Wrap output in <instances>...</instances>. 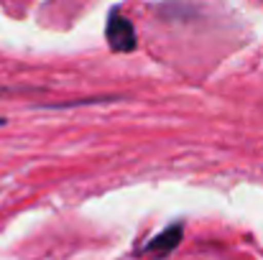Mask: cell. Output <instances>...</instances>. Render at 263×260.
Returning <instances> with one entry per match:
<instances>
[{
	"label": "cell",
	"instance_id": "cell-1",
	"mask_svg": "<svg viewBox=\"0 0 263 260\" xmlns=\"http://www.w3.org/2000/svg\"><path fill=\"white\" fill-rule=\"evenodd\" d=\"M105 36H107V44L112 51L118 54H128L138 46V36H136V28L130 23V18H125L120 10H110V18H107V26H105Z\"/></svg>",
	"mask_w": 263,
	"mask_h": 260
},
{
	"label": "cell",
	"instance_id": "cell-2",
	"mask_svg": "<svg viewBox=\"0 0 263 260\" xmlns=\"http://www.w3.org/2000/svg\"><path fill=\"white\" fill-rule=\"evenodd\" d=\"M181 237H184V225H181V222H174V225H169L166 230H161L156 237H151V240L143 245V253H148V255H154V258L172 255L176 248H179Z\"/></svg>",
	"mask_w": 263,
	"mask_h": 260
},
{
	"label": "cell",
	"instance_id": "cell-3",
	"mask_svg": "<svg viewBox=\"0 0 263 260\" xmlns=\"http://www.w3.org/2000/svg\"><path fill=\"white\" fill-rule=\"evenodd\" d=\"M0 125H5V117H0Z\"/></svg>",
	"mask_w": 263,
	"mask_h": 260
}]
</instances>
